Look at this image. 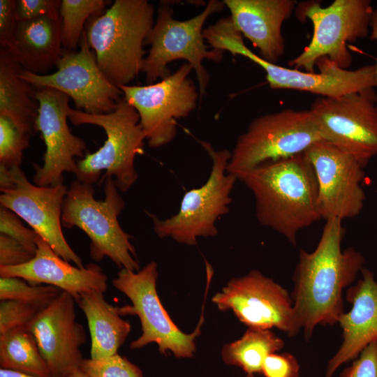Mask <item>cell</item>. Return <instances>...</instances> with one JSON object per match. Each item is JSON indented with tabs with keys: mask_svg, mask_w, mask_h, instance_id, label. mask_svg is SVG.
I'll list each match as a JSON object with an SVG mask.
<instances>
[{
	"mask_svg": "<svg viewBox=\"0 0 377 377\" xmlns=\"http://www.w3.org/2000/svg\"><path fill=\"white\" fill-rule=\"evenodd\" d=\"M320 239L311 253L300 251L291 294L306 340L318 325L337 323L344 313L343 288L354 282L364 267V257L353 247L341 249L342 221H325Z\"/></svg>",
	"mask_w": 377,
	"mask_h": 377,
	"instance_id": "1",
	"label": "cell"
},
{
	"mask_svg": "<svg viewBox=\"0 0 377 377\" xmlns=\"http://www.w3.org/2000/svg\"><path fill=\"white\" fill-rule=\"evenodd\" d=\"M234 175L252 192L259 223L292 244L300 230L321 219L318 182L304 152Z\"/></svg>",
	"mask_w": 377,
	"mask_h": 377,
	"instance_id": "2",
	"label": "cell"
},
{
	"mask_svg": "<svg viewBox=\"0 0 377 377\" xmlns=\"http://www.w3.org/2000/svg\"><path fill=\"white\" fill-rule=\"evenodd\" d=\"M154 16L147 0H115L88 19L84 31L88 45L101 71L117 87L129 85L142 72Z\"/></svg>",
	"mask_w": 377,
	"mask_h": 377,
	"instance_id": "3",
	"label": "cell"
},
{
	"mask_svg": "<svg viewBox=\"0 0 377 377\" xmlns=\"http://www.w3.org/2000/svg\"><path fill=\"white\" fill-rule=\"evenodd\" d=\"M103 182L104 200H97L92 184L77 179L72 182L63 203L62 226L77 227L88 236L94 260L99 262L108 257L120 269L138 272L140 265L131 237L118 221L124 200L112 177H106Z\"/></svg>",
	"mask_w": 377,
	"mask_h": 377,
	"instance_id": "4",
	"label": "cell"
},
{
	"mask_svg": "<svg viewBox=\"0 0 377 377\" xmlns=\"http://www.w3.org/2000/svg\"><path fill=\"white\" fill-rule=\"evenodd\" d=\"M68 119L75 126H100L107 137L96 151L86 153L83 158L77 161L76 179L93 184L102 171H105L100 184L110 177L119 191H127L138 178L134 161L138 155L144 153L146 139L135 108L122 97L112 112L93 114L71 108Z\"/></svg>",
	"mask_w": 377,
	"mask_h": 377,
	"instance_id": "5",
	"label": "cell"
},
{
	"mask_svg": "<svg viewBox=\"0 0 377 377\" xmlns=\"http://www.w3.org/2000/svg\"><path fill=\"white\" fill-rule=\"evenodd\" d=\"M224 6L223 1L210 0L200 14L180 21L173 17L170 3H161L156 21L145 42V45L151 46L142 70L147 84L170 75L168 66L170 62L184 59L195 72L200 98L206 94L209 75L202 66V61L207 59L219 62L223 58V51L209 50V46L205 43L202 27L207 18L222 10Z\"/></svg>",
	"mask_w": 377,
	"mask_h": 377,
	"instance_id": "6",
	"label": "cell"
},
{
	"mask_svg": "<svg viewBox=\"0 0 377 377\" xmlns=\"http://www.w3.org/2000/svg\"><path fill=\"white\" fill-rule=\"evenodd\" d=\"M373 11L368 0H335L326 7L315 1L298 3L297 16L311 22L313 34L309 44L289 64L314 73L316 61L325 57L348 69L353 59L347 44L368 35Z\"/></svg>",
	"mask_w": 377,
	"mask_h": 377,
	"instance_id": "7",
	"label": "cell"
},
{
	"mask_svg": "<svg viewBox=\"0 0 377 377\" xmlns=\"http://www.w3.org/2000/svg\"><path fill=\"white\" fill-rule=\"evenodd\" d=\"M322 140L309 110L287 108L254 119L239 136L227 165L235 175L304 152Z\"/></svg>",
	"mask_w": 377,
	"mask_h": 377,
	"instance_id": "8",
	"label": "cell"
},
{
	"mask_svg": "<svg viewBox=\"0 0 377 377\" xmlns=\"http://www.w3.org/2000/svg\"><path fill=\"white\" fill-rule=\"evenodd\" d=\"M200 142L212 160L210 175L202 186L185 193L175 215L160 219L147 212L160 238L171 237L179 243L195 245L199 237L216 236V221L230 211V193L237 180L226 171L231 152L226 149L215 151L210 143Z\"/></svg>",
	"mask_w": 377,
	"mask_h": 377,
	"instance_id": "9",
	"label": "cell"
},
{
	"mask_svg": "<svg viewBox=\"0 0 377 377\" xmlns=\"http://www.w3.org/2000/svg\"><path fill=\"white\" fill-rule=\"evenodd\" d=\"M157 265L147 263L138 272L121 268L112 286L126 295L131 306L120 307L121 315H136L139 317L141 335L130 344L131 349H139L149 343L157 344L163 355L168 352L177 358L193 357L196 350L195 339L200 334L202 313L193 332L186 334L172 322L161 304L156 290Z\"/></svg>",
	"mask_w": 377,
	"mask_h": 377,
	"instance_id": "10",
	"label": "cell"
},
{
	"mask_svg": "<svg viewBox=\"0 0 377 377\" xmlns=\"http://www.w3.org/2000/svg\"><path fill=\"white\" fill-rule=\"evenodd\" d=\"M309 110L322 140L350 154L364 167L377 156V93L374 88L337 98L320 96Z\"/></svg>",
	"mask_w": 377,
	"mask_h": 377,
	"instance_id": "11",
	"label": "cell"
},
{
	"mask_svg": "<svg viewBox=\"0 0 377 377\" xmlns=\"http://www.w3.org/2000/svg\"><path fill=\"white\" fill-rule=\"evenodd\" d=\"M68 188L63 182L41 186L30 182L20 167H0V204L27 222L63 259L78 267L82 259L67 242L61 214Z\"/></svg>",
	"mask_w": 377,
	"mask_h": 377,
	"instance_id": "12",
	"label": "cell"
},
{
	"mask_svg": "<svg viewBox=\"0 0 377 377\" xmlns=\"http://www.w3.org/2000/svg\"><path fill=\"white\" fill-rule=\"evenodd\" d=\"M192 70L184 63L158 82L119 87L124 99L139 114L149 147L157 148L172 142L177 134L176 119L187 117L196 108L199 94L188 78Z\"/></svg>",
	"mask_w": 377,
	"mask_h": 377,
	"instance_id": "13",
	"label": "cell"
},
{
	"mask_svg": "<svg viewBox=\"0 0 377 377\" xmlns=\"http://www.w3.org/2000/svg\"><path fill=\"white\" fill-rule=\"evenodd\" d=\"M79 46L78 51L64 49L54 73L39 75L22 70L20 76L36 89L49 87L66 94L77 110L93 114L112 112L124 93L100 69L84 31Z\"/></svg>",
	"mask_w": 377,
	"mask_h": 377,
	"instance_id": "14",
	"label": "cell"
},
{
	"mask_svg": "<svg viewBox=\"0 0 377 377\" xmlns=\"http://www.w3.org/2000/svg\"><path fill=\"white\" fill-rule=\"evenodd\" d=\"M212 302L221 311L231 310L249 328L276 327L289 337L302 328L291 295L258 270L232 279Z\"/></svg>",
	"mask_w": 377,
	"mask_h": 377,
	"instance_id": "15",
	"label": "cell"
},
{
	"mask_svg": "<svg viewBox=\"0 0 377 377\" xmlns=\"http://www.w3.org/2000/svg\"><path fill=\"white\" fill-rule=\"evenodd\" d=\"M318 182L321 219H352L362 212L365 199L364 167L352 155L320 140L305 151Z\"/></svg>",
	"mask_w": 377,
	"mask_h": 377,
	"instance_id": "16",
	"label": "cell"
},
{
	"mask_svg": "<svg viewBox=\"0 0 377 377\" xmlns=\"http://www.w3.org/2000/svg\"><path fill=\"white\" fill-rule=\"evenodd\" d=\"M34 98L38 103L36 123L45 145L42 166L34 165L35 184L41 186L56 185L64 182L63 174L77 172L75 158L85 156L86 142L73 135L67 124L71 107L70 97L56 89H36Z\"/></svg>",
	"mask_w": 377,
	"mask_h": 377,
	"instance_id": "17",
	"label": "cell"
},
{
	"mask_svg": "<svg viewBox=\"0 0 377 377\" xmlns=\"http://www.w3.org/2000/svg\"><path fill=\"white\" fill-rule=\"evenodd\" d=\"M227 50L234 55L246 57L262 67L269 87L274 89H295L323 97L337 98L377 87L375 65L348 70L324 57L316 63L319 72L309 73L263 60L246 46L242 38L231 40Z\"/></svg>",
	"mask_w": 377,
	"mask_h": 377,
	"instance_id": "18",
	"label": "cell"
},
{
	"mask_svg": "<svg viewBox=\"0 0 377 377\" xmlns=\"http://www.w3.org/2000/svg\"><path fill=\"white\" fill-rule=\"evenodd\" d=\"M75 299L61 291L26 326L34 336L52 377H66L80 369V347L86 341L84 327L77 321Z\"/></svg>",
	"mask_w": 377,
	"mask_h": 377,
	"instance_id": "19",
	"label": "cell"
},
{
	"mask_svg": "<svg viewBox=\"0 0 377 377\" xmlns=\"http://www.w3.org/2000/svg\"><path fill=\"white\" fill-rule=\"evenodd\" d=\"M36 242L37 249L31 260L17 266L0 267V276H16L30 284L52 286L69 293L75 302L85 293L105 292L108 278L99 265L73 266L39 235Z\"/></svg>",
	"mask_w": 377,
	"mask_h": 377,
	"instance_id": "20",
	"label": "cell"
},
{
	"mask_svg": "<svg viewBox=\"0 0 377 377\" xmlns=\"http://www.w3.org/2000/svg\"><path fill=\"white\" fill-rule=\"evenodd\" d=\"M231 20L242 36L260 52V57L271 64L285 53L283 23L289 19L297 6L295 0H224Z\"/></svg>",
	"mask_w": 377,
	"mask_h": 377,
	"instance_id": "21",
	"label": "cell"
},
{
	"mask_svg": "<svg viewBox=\"0 0 377 377\" xmlns=\"http://www.w3.org/2000/svg\"><path fill=\"white\" fill-rule=\"evenodd\" d=\"M362 278L347 290L352 304L338 323L343 330V342L329 360L325 377H332L342 364L356 359L370 343L377 341V281L374 274L363 267Z\"/></svg>",
	"mask_w": 377,
	"mask_h": 377,
	"instance_id": "22",
	"label": "cell"
},
{
	"mask_svg": "<svg viewBox=\"0 0 377 377\" xmlns=\"http://www.w3.org/2000/svg\"><path fill=\"white\" fill-rule=\"evenodd\" d=\"M6 49L24 71L44 75L56 66L63 53L61 17L17 22L13 41Z\"/></svg>",
	"mask_w": 377,
	"mask_h": 377,
	"instance_id": "23",
	"label": "cell"
},
{
	"mask_svg": "<svg viewBox=\"0 0 377 377\" xmlns=\"http://www.w3.org/2000/svg\"><path fill=\"white\" fill-rule=\"evenodd\" d=\"M87 320L91 337V359H101L117 353L131 329L121 318L120 308L110 304L104 293L90 291L76 301Z\"/></svg>",
	"mask_w": 377,
	"mask_h": 377,
	"instance_id": "24",
	"label": "cell"
},
{
	"mask_svg": "<svg viewBox=\"0 0 377 377\" xmlns=\"http://www.w3.org/2000/svg\"><path fill=\"white\" fill-rule=\"evenodd\" d=\"M23 68L9 51L0 48V115L8 117L23 133L32 135L36 131L38 103L35 88L20 76Z\"/></svg>",
	"mask_w": 377,
	"mask_h": 377,
	"instance_id": "25",
	"label": "cell"
},
{
	"mask_svg": "<svg viewBox=\"0 0 377 377\" xmlns=\"http://www.w3.org/2000/svg\"><path fill=\"white\" fill-rule=\"evenodd\" d=\"M283 346V339L270 330L249 328L240 339L223 346L221 357L226 364L239 367L246 377H255L261 374L265 358Z\"/></svg>",
	"mask_w": 377,
	"mask_h": 377,
	"instance_id": "26",
	"label": "cell"
},
{
	"mask_svg": "<svg viewBox=\"0 0 377 377\" xmlns=\"http://www.w3.org/2000/svg\"><path fill=\"white\" fill-rule=\"evenodd\" d=\"M1 368L37 377H52L36 341L26 327L0 334Z\"/></svg>",
	"mask_w": 377,
	"mask_h": 377,
	"instance_id": "27",
	"label": "cell"
},
{
	"mask_svg": "<svg viewBox=\"0 0 377 377\" xmlns=\"http://www.w3.org/2000/svg\"><path fill=\"white\" fill-rule=\"evenodd\" d=\"M110 3V1L105 0H62L59 14L63 48L76 50L88 19L104 11Z\"/></svg>",
	"mask_w": 377,
	"mask_h": 377,
	"instance_id": "28",
	"label": "cell"
},
{
	"mask_svg": "<svg viewBox=\"0 0 377 377\" xmlns=\"http://www.w3.org/2000/svg\"><path fill=\"white\" fill-rule=\"evenodd\" d=\"M62 290L47 285H33L16 276H0V300H16L43 309L51 304Z\"/></svg>",
	"mask_w": 377,
	"mask_h": 377,
	"instance_id": "29",
	"label": "cell"
},
{
	"mask_svg": "<svg viewBox=\"0 0 377 377\" xmlns=\"http://www.w3.org/2000/svg\"><path fill=\"white\" fill-rule=\"evenodd\" d=\"M31 136L19 130L8 117L0 115V167H20Z\"/></svg>",
	"mask_w": 377,
	"mask_h": 377,
	"instance_id": "30",
	"label": "cell"
},
{
	"mask_svg": "<svg viewBox=\"0 0 377 377\" xmlns=\"http://www.w3.org/2000/svg\"><path fill=\"white\" fill-rule=\"evenodd\" d=\"M80 369L91 377H144L137 365L117 353L101 359H84Z\"/></svg>",
	"mask_w": 377,
	"mask_h": 377,
	"instance_id": "31",
	"label": "cell"
},
{
	"mask_svg": "<svg viewBox=\"0 0 377 377\" xmlns=\"http://www.w3.org/2000/svg\"><path fill=\"white\" fill-rule=\"evenodd\" d=\"M43 309L31 303L5 300L0 302V334L26 327Z\"/></svg>",
	"mask_w": 377,
	"mask_h": 377,
	"instance_id": "32",
	"label": "cell"
},
{
	"mask_svg": "<svg viewBox=\"0 0 377 377\" xmlns=\"http://www.w3.org/2000/svg\"><path fill=\"white\" fill-rule=\"evenodd\" d=\"M22 221L13 211L0 206V234L15 239L34 256L37 249L36 239L38 234L32 228L26 227Z\"/></svg>",
	"mask_w": 377,
	"mask_h": 377,
	"instance_id": "33",
	"label": "cell"
},
{
	"mask_svg": "<svg viewBox=\"0 0 377 377\" xmlns=\"http://www.w3.org/2000/svg\"><path fill=\"white\" fill-rule=\"evenodd\" d=\"M60 0H17L15 18L17 22L40 17L59 18Z\"/></svg>",
	"mask_w": 377,
	"mask_h": 377,
	"instance_id": "34",
	"label": "cell"
},
{
	"mask_svg": "<svg viewBox=\"0 0 377 377\" xmlns=\"http://www.w3.org/2000/svg\"><path fill=\"white\" fill-rule=\"evenodd\" d=\"M300 369L298 361L292 354L274 353L265 358L261 374L264 377H300Z\"/></svg>",
	"mask_w": 377,
	"mask_h": 377,
	"instance_id": "35",
	"label": "cell"
},
{
	"mask_svg": "<svg viewBox=\"0 0 377 377\" xmlns=\"http://www.w3.org/2000/svg\"><path fill=\"white\" fill-rule=\"evenodd\" d=\"M339 377H377V341L368 345Z\"/></svg>",
	"mask_w": 377,
	"mask_h": 377,
	"instance_id": "36",
	"label": "cell"
},
{
	"mask_svg": "<svg viewBox=\"0 0 377 377\" xmlns=\"http://www.w3.org/2000/svg\"><path fill=\"white\" fill-rule=\"evenodd\" d=\"M34 256L23 245L0 234V267L20 265L29 262Z\"/></svg>",
	"mask_w": 377,
	"mask_h": 377,
	"instance_id": "37",
	"label": "cell"
},
{
	"mask_svg": "<svg viewBox=\"0 0 377 377\" xmlns=\"http://www.w3.org/2000/svg\"><path fill=\"white\" fill-rule=\"evenodd\" d=\"M15 0L0 1V44L8 47L15 36L17 22Z\"/></svg>",
	"mask_w": 377,
	"mask_h": 377,
	"instance_id": "38",
	"label": "cell"
},
{
	"mask_svg": "<svg viewBox=\"0 0 377 377\" xmlns=\"http://www.w3.org/2000/svg\"><path fill=\"white\" fill-rule=\"evenodd\" d=\"M370 30L371 34L370 38L372 40L377 41V7L374 9L371 24H370ZM376 66V81H377V60Z\"/></svg>",
	"mask_w": 377,
	"mask_h": 377,
	"instance_id": "39",
	"label": "cell"
},
{
	"mask_svg": "<svg viewBox=\"0 0 377 377\" xmlns=\"http://www.w3.org/2000/svg\"><path fill=\"white\" fill-rule=\"evenodd\" d=\"M0 377H37L28 374L1 368Z\"/></svg>",
	"mask_w": 377,
	"mask_h": 377,
	"instance_id": "40",
	"label": "cell"
},
{
	"mask_svg": "<svg viewBox=\"0 0 377 377\" xmlns=\"http://www.w3.org/2000/svg\"><path fill=\"white\" fill-rule=\"evenodd\" d=\"M66 377H91V376H89L87 374H86L81 369H78L76 371L68 375Z\"/></svg>",
	"mask_w": 377,
	"mask_h": 377,
	"instance_id": "41",
	"label": "cell"
}]
</instances>
